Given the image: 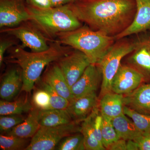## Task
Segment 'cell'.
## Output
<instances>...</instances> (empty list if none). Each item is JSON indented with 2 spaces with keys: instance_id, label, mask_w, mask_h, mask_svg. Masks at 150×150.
<instances>
[{
  "instance_id": "30",
  "label": "cell",
  "mask_w": 150,
  "mask_h": 150,
  "mask_svg": "<svg viewBox=\"0 0 150 150\" xmlns=\"http://www.w3.org/2000/svg\"><path fill=\"white\" fill-rule=\"evenodd\" d=\"M22 114H13L1 115L0 131L1 133H6L24 121Z\"/></svg>"
},
{
  "instance_id": "16",
  "label": "cell",
  "mask_w": 150,
  "mask_h": 150,
  "mask_svg": "<svg viewBox=\"0 0 150 150\" xmlns=\"http://www.w3.org/2000/svg\"><path fill=\"white\" fill-rule=\"evenodd\" d=\"M125 106L143 114L150 115V83L141 85L124 95Z\"/></svg>"
},
{
  "instance_id": "17",
  "label": "cell",
  "mask_w": 150,
  "mask_h": 150,
  "mask_svg": "<svg viewBox=\"0 0 150 150\" xmlns=\"http://www.w3.org/2000/svg\"><path fill=\"white\" fill-rule=\"evenodd\" d=\"M124 95L109 92L100 98L99 109L103 117L112 120L124 113Z\"/></svg>"
},
{
  "instance_id": "27",
  "label": "cell",
  "mask_w": 150,
  "mask_h": 150,
  "mask_svg": "<svg viewBox=\"0 0 150 150\" xmlns=\"http://www.w3.org/2000/svg\"><path fill=\"white\" fill-rule=\"evenodd\" d=\"M123 111L141 132L144 134H150V115L137 112L126 106H124Z\"/></svg>"
},
{
  "instance_id": "21",
  "label": "cell",
  "mask_w": 150,
  "mask_h": 150,
  "mask_svg": "<svg viewBox=\"0 0 150 150\" xmlns=\"http://www.w3.org/2000/svg\"><path fill=\"white\" fill-rule=\"evenodd\" d=\"M112 123L120 139L134 141L144 134L124 113L112 119Z\"/></svg>"
},
{
  "instance_id": "34",
  "label": "cell",
  "mask_w": 150,
  "mask_h": 150,
  "mask_svg": "<svg viewBox=\"0 0 150 150\" xmlns=\"http://www.w3.org/2000/svg\"><path fill=\"white\" fill-rule=\"evenodd\" d=\"M107 150H127V141L123 139H119L112 143Z\"/></svg>"
},
{
  "instance_id": "1",
  "label": "cell",
  "mask_w": 150,
  "mask_h": 150,
  "mask_svg": "<svg viewBox=\"0 0 150 150\" xmlns=\"http://www.w3.org/2000/svg\"><path fill=\"white\" fill-rule=\"evenodd\" d=\"M68 5L82 23L114 37L131 25L137 11L135 0H77Z\"/></svg>"
},
{
  "instance_id": "4",
  "label": "cell",
  "mask_w": 150,
  "mask_h": 150,
  "mask_svg": "<svg viewBox=\"0 0 150 150\" xmlns=\"http://www.w3.org/2000/svg\"><path fill=\"white\" fill-rule=\"evenodd\" d=\"M30 21L48 39L58 34L74 30L82 23L73 13L68 4L56 7L41 9L26 3Z\"/></svg>"
},
{
  "instance_id": "8",
  "label": "cell",
  "mask_w": 150,
  "mask_h": 150,
  "mask_svg": "<svg viewBox=\"0 0 150 150\" xmlns=\"http://www.w3.org/2000/svg\"><path fill=\"white\" fill-rule=\"evenodd\" d=\"M56 62L70 88L80 79L91 64L85 54L76 49L70 51Z\"/></svg>"
},
{
  "instance_id": "37",
  "label": "cell",
  "mask_w": 150,
  "mask_h": 150,
  "mask_svg": "<svg viewBox=\"0 0 150 150\" xmlns=\"http://www.w3.org/2000/svg\"><path fill=\"white\" fill-rule=\"evenodd\" d=\"M149 40H150V38H149Z\"/></svg>"
},
{
  "instance_id": "15",
  "label": "cell",
  "mask_w": 150,
  "mask_h": 150,
  "mask_svg": "<svg viewBox=\"0 0 150 150\" xmlns=\"http://www.w3.org/2000/svg\"><path fill=\"white\" fill-rule=\"evenodd\" d=\"M23 77L21 69L11 68L3 76L0 86V96L3 100L11 101L21 91Z\"/></svg>"
},
{
  "instance_id": "14",
  "label": "cell",
  "mask_w": 150,
  "mask_h": 150,
  "mask_svg": "<svg viewBox=\"0 0 150 150\" xmlns=\"http://www.w3.org/2000/svg\"><path fill=\"white\" fill-rule=\"evenodd\" d=\"M98 104L96 92H94L74 98L70 101L67 109L74 121L79 123L87 118Z\"/></svg>"
},
{
  "instance_id": "25",
  "label": "cell",
  "mask_w": 150,
  "mask_h": 150,
  "mask_svg": "<svg viewBox=\"0 0 150 150\" xmlns=\"http://www.w3.org/2000/svg\"><path fill=\"white\" fill-rule=\"evenodd\" d=\"M55 150H86L83 135L78 132L67 136L59 142Z\"/></svg>"
},
{
  "instance_id": "13",
  "label": "cell",
  "mask_w": 150,
  "mask_h": 150,
  "mask_svg": "<svg viewBox=\"0 0 150 150\" xmlns=\"http://www.w3.org/2000/svg\"><path fill=\"white\" fill-rule=\"evenodd\" d=\"M137 11L134 21L124 31L115 36V40L137 34L150 29V0H135Z\"/></svg>"
},
{
  "instance_id": "3",
  "label": "cell",
  "mask_w": 150,
  "mask_h": 150,
  "mask_svg": "<svg viewBox=\"0 0 150 150\" xmlns=\"http://www.w3.org/2000/svg\"><path fill=\"white\" fill-rule=\"evenodd\" d=\"M55 41L83 52L91 64H96L115 43V38L92 29L86 25L59 33Z\"/></svg>"
},
{
  "instance_id": "9",
  "label": "cell",
  "mask_w": 150,
  "mask_h": 150,
  "mask_svg": "<svg viewBox=\"0 0 150 150\" xmlns=\"http://www.w3.org/2000/svg\"><path fill=\"white\" fill-rule=\"evenodd\" d=\"M25 0H0V27L17 26L30 21Z\"/></svg>"
},
{
  "instance_id": "7",
  "label": "cell",
  "mask_w": 150,
  "mask_h": 150,
  "mask_svg": "<svg viewBox=\"0 0 150 150\" xmlns=\"http://www.w3.org/2000/svg\"><path fill=\"white\" fill-rule=\"evenodd\" d=\"M1 33L16 38L21 41L22 46L30 48L33 52H41L48 49L49 40L30 21L23 23L17 26L1 28Z\"/></svg>"
},
{
  "instance_id": "20",
  "label": "cell",
  "mask_w": 150,
  "mask_h": 150,
  "mask_svg": "<svg viewBox=\"0 0 150 150\" xmlns=\"http://www.w3.org/2000/svg\"><path fill=\"white\" fill-rule=\"evenodd\" d=\"M38 120L41 126L52 127L75 122L67 109L39 110Z\"/></svg>"
},
{
  "instance_id": "19",
  "label": "cell",
  "mask_w": 150,
  "mask_h": 150,
  "mask_svg": "<svg viewBox=\"0 0 150 150\" xmlns=\"http://www.w3.org/2000/svg\"><path fill=\"white\" fill-rule=\"evenodd\" d=\"M39 111L33 107L24 121L6 133V134L26 139L32 138L40 127L38 120Z\"/></svg>"
},
{
  "instance_id": "32",
  "label": "cell",
  "mask_w": 150,
  "mask_h": 150,
  "mask_svg": "<svg viewBox=\"0 0 150 150\" xmlns=\"http://www.w3.org/2000/svg\"><path fill=\"white\" fill-rule=\"evenodd\" d=\"M134 141L137 143L139 150H150V134H144Z\"/></svg>"
},
{
  "instance_id": "36",
  "label": "cell",
  "mask_w": 150,
  "mask_h": 150,
  "mask_svg": "<svg viewBox=\"0 0 150 150\" xmlns=\"http://www.w3.org/2000/svg\"><path fill=\"white\" fill-rule=\"evenodd\" d=\"M139 147L137 142L134 140H127V150H139Z\"/></svg>"
},
{
  "instance_id": "18",
  "label": "cell",
  "mask_w": 150,
  "mask_h": 150,
  "mask_svg": "<svg viewBox=\"0 0 150 150\" xmlns=\"http://www.w3.org/2000/svg\"><path fill=\"white\" fill-rule=\"evenodd\" d=\"M129 57V65L142 73L146 78H150V41L141 40Z\"/></svg>"
},
{
  "instance_id": "35",
  "label": "cell",
  "mask_w": 150,
  "mask_h": 150,
  "mask_svg": "<svg viewBox=\"0 0 150 150\" xmlns=\"http://www.w3.org/2000/svg\"><path fill=\"white\" fill-rule=\"evenodd\" d=\"M52 7L61 6L70 3L74 2L77 0H50Z\"/></svg>"
},
{
  "instance_id": "6",
  "label": "cell",
  "mask_w": 150,
  "mask_h": 150,
  "mask_svg": "<svg viewBox=\"0 0 150 150\" xmlns=\"http://www.w3.org/2000/svg\"><path fill=\"white\" fill-rule=\"evenodd\" d=\"M74 122L52 127L41 126L25 150H53L64 137L80 132L81 126Z\"/></svg>"
},
{
  "instance_id": "5",
  "label": "cell",
  "mask_w": 150,
  "mask_h": 150,
  "mask_svg": "<svg viewBox=\"0 0 150 150\" xmlns=\"http://www.w3.org/2000/svg\"><path fill=\"white\" fill-rule=\"evenodd\" d=\"M141 41L126 37L115 40L106 54L96 64L102 73L100 98L111 91L112 79L121 66L122 59L136 49Z\"/></svg>"
},
{
  "instance_id": "29",
  "label": "cell",
  "mask_w": 150,
  "mask_h": 150,
  "mask_svg": "<svg viewBox=\"0 0 150 150\" xmlns=\"http://www.w3.org/2000/svg\"><path fill=\"white\" fill-rule=\"evenodd\" d=\"M31 103L33 106L39 110L51 109L49 94L39 87L33 92Z\"/></svg>"
},
{
  "instance_id": "31",
  "label": "cell",
  "mask_w": 150,
  "mask_h": 150,
  "mask_svg": "<svg viewBox=\"0 0 150 150\" xmlns=\"http://www.w3.org/2000/svg\"><path fill=\"white\" fill-rule=\"evenodd\" d=\"M16 45L15 40L11 38H4L1 40L0 42V66H2L4 62V54L9 48Z\"/></svg>"
},
{
  "instance_id": "10",
  "label": "cell",
  "mask_w": 150,
  "mask_h": 150,
  "mask_svg": "<svg viewBox=\"0 0 150 150\" xmlns=\"http://www.w3.org/2000/svg\"><path fill=\"white\" fill-rule=\"evenodd\" d=\"M146 79L144 75L134 67L121 64L112 79L111 91L125 95L139 87Z\"/></svg>"
},
{
  "instance_id": "23",
  "label": "cell",
  "mask_w": 150,
  "mask_h": 150,
  "mask_svg": "<svg viewBox=\"0 0 150 150\" xmlns=\"http://www.w3.org/2000/svg\"><path fill=\"white\" fill-rule=\"evenodd\" d=\"M80 132L83 135L86 150H106L96 137L89 115L82 122Z\"/></svg>"
},
{
  "instance_id": "33",
  "label": "cell",
  "mask_w": 150,
  "mask_h": 150,
  "mask_svg": "<svg viewBox=\"0 0 150 150\" xmlns=\"http://www.w3.org/2000/svg\"><path fill=\"white\" fill-rule=\"evenodd\" d=\"M29 4L41 9L50 8L51 7L50 0H25Z\"/></svg>"
},
{
  "instance_id": "12",
  "label": "cell",
  "mask_w": 150,
  "mask_h": 150,
  "mask_svg": "<svg viewBox=\"0 0 150 150\" xmlns=\"http://www.w3.org/2000/svg\"><path fill=\"white\" fill-rule=\"evenodd\" d=\"M40 79L69 102L74 99L71 88L56 61L46 67Z\"/></svg>"
},
{
  "instance_id": "28",
  "label": "cell",
  "mask_w": 150,
  "mask_h": 150,
  "mask_svg": "<svg viewBox=\"0 0 150 150\" xmlns=\"http://www.w3.org/2000/svg\"><path fill=\"white\" fill-rule=\"evenodd\" d=\"M101 136L103 146L106 150L117 140L120 139L112 125V120L102 116Z\"/></svg>"
},
{
  "instance_id": "2",
  "label": "cell",
  "mask_w": 150,
  "mask_h": 150,
  "mask_svg": "<svg viewBox=\"0 0 150 150\" xmlns=\"http://www.w3.org/2000/svg\"><path fill=\"white\" fill-rule=\"evenodd\" d=\"M7 62L17 65L21 69L23 77L21 91L30 93L41 77L42 72L52 62H56L68 54L69 49L55 41L46 51L28 52L21 46L10 48Z\"/></svg>"
},
{
  "instance_id": "11",
  "label": "cell",
  "mask_w": 150,
  "mask_h": 150,
  "mask_svg": "<svg viewBox=\"0 0 150 150\" xmlns=\"http://www.w3.org/2000/svg\"><path fill=\"white\" fill-rule=\"evenodd\" d=\"M101 79L102 73L99 67L96 64H91L71 87L74 98L96 92Z\"/></svg>"
},
{
  "instance_id": "22",
  "label": "cell",
  "mask_w": 150,
  "mask_h": 150,
  "mask_svg": "<svg viewBox=\"0 0 150 150\" xmlns=\"http://www.w3.org/2000/svg\"><path fill=\"white\" fill-rule=\"evenodd\" d=\"M33 106L32 103L26 97H23L14 101H0V115L23 114L29 112Z\"/></svg>"
},
{
  "instance_id": "26",
  "label": "cell",
  "mask_w": 150,
  "mask_h": 150,
  "mask_svg": "<svg viewBox=\"0 0 150 150\" xmlns=\"http://www.w3.org/2000/svg\"><path fill=\"white\" fill-rule=\"evenodd\" d=\"M35 85L46 91L50 96L51 109H67L69 101L59 94L51 86L41 80L40 78L36 82Z\"/></svg>"
},
{
  "instance_id": "24",
  "label": "cell",
  "mask_w": 150,
  "mask_h": 150,
  "mask_svg": "<svg viewBox=\"0 0 150 150\" xmlns=\"http://www.w3.org/2000/svg\"><path fill=\"white\" fill-rule=\"evenodd\" d=\"M30 142L29 139L1 134L0 148L3 150H25Z\"/></svg>"
}]
</instances>
